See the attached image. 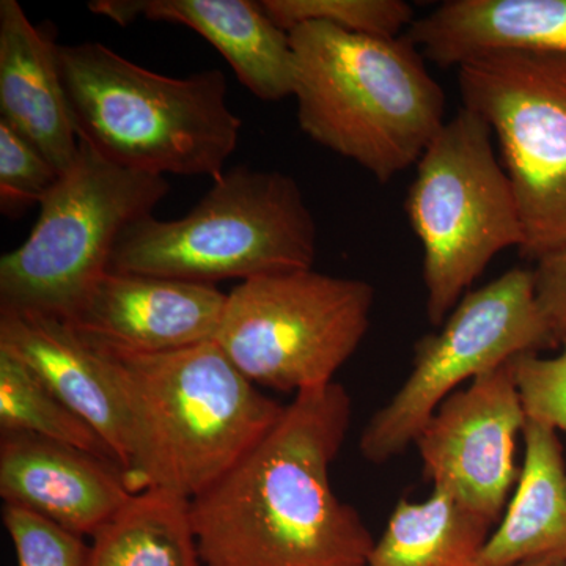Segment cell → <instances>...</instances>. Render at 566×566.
<instances>
[{
	"label": "cell",
	"mask_w": 566,
	"mask_h": 566,
	"mask_svg": "<svg viewBox=\"0 0 566 566\" xmlns=\"http://www.w3.org/2000/svg\"><path fill=\"white\" fill-rule=\"evenodd\" d=\"M513 368L527 420L566 434V338L557 356L520 354Z\"/></svg>",
	"instance_id": "cell-25"
},
{
	"label": "cell",
	"mask_w": 566,
	"mask_h": 566,
	"mask_svg": "<svg viewBox=\"0 0 566 566\" xmlns=\"http://www.w3.org/2000/svg\"><path fill=\"white\" fill-rule=\"evenodd\" d=\"M297 123L312 140L389 182L446 125V95L403 36L308 22L290 32Z\"/></svg>",
	"instance_id": "cell-3"
},
{
	"label": "cell",
	"mask_w": 566,
	"mask_h": 566,
	"mask_svg": "<svg viewBox=\"0 0 566 566\" xmlns=\"http://www.w3.org/2000/svg\"><path fill=\"white\" fill-rule=\"evenodd\" d=\"M553 346L557 342L536 301L534 270L513 268L464 294L441 331L417 342L411 374L365 427L360 453L375 464L392 460L416 442L436 409L465 379Z\"/></svg>",
	"instance_id": "cell-10"
},
{
	"label": "cell",
	"mask_w": 566,
	"mask_h": 566,
	"mask_svg": "<svg viewBox=\"0 0 566 566\" xmlns=\"http://www.w3.org/2000/svg\"><path fill=\"white\" fill-rule=\"evenodd\" d=\"M226 304L216 285L107 271L66 323L106 352L161 354L214 340Z\"/></svg>",
	"instance_id": "cell-12"
},
{
	"label": "cell",
	"mask_w": 566,
	"mask_h": 566,
	"mask_svg": "<svg viewBox=\"0 0 566 566\" xmlns=\"http://www.w3.org/2000/svg\"><path fill=\"white\" fill-rule=\"evenodd\" d=\"M0 430L2 434L39 436L115 461L91 424L74 415L20 357L6 348H0Z\"/></svg>",
	"instance_id": "cell-21"
},
{
	"label": "cell",
	"mask_w": 566,
	"mask_h": 566,
	"mask_svg": "<svg viewBox=\"0 0 566 566\" xmlns=\"http://www.w3.org/2000/svg\"><path fill=\"white\" fill-rule=\"evenodd\" d=\"M0 348L39 376L74 415L91 424L125 471V409L109 359L65 319L39 312L0 308Z\"/></svg>",
	"instance_id": "cell-14"
},
{
	"label": "cell",
	"mask_w": 566,
	"mask_h": 566,
	"mask_svg": "<svg viewBox=\"0 0 566 566\" xmlns=\"http://www.w3.org/2000/svg\"><path fill=\"white\" fill-rule=\"evenodd\" d=\"M3 526L17 553L18 566H87L91 546L81 535L22 506H3Z\"/></svg>",
	"instance_id": "cell-24"
},
{
	"label": "cell",
	"mask_w": 566,
	"mask_h": 566,
	"mask_svg": "<svg viewBox=\"0 0 566 566\" xmlns=\"http://www.w3.org/2000/svg\"><path fill=\"white\" fill-rule=\"evenodd\" d=\"M92 536L87 566H205L191 501L170 491L133 494Z\"/></svg>",
	"instance_id": "cell-20"
},
{
	"label": "cell",
	"mask_w": 566,
	"mask_h": 566,
	"mask_svg": "<svg viewBox=\"0 0 566 566\" xmlns=\"http://www.w3.org/2000/svg\"><path fill=\"white\" fill-rule=\"evenodd\" d=\"M526 422L510 359L476 376L436 409L416 439L424 476L497 523L520 479L516 439Z\"/></svg>",
	"instance_id": "cell-11"
},
{
	"label": "cell",
	"mask_w": 566,
	"mask_h": 566,
	"mask_svg": "<svg viewBox=\"0 0 566 566\" xmlns=\"http://www.w3.org/2000/svg\"><path fill=\"white\" fill-rule=\"evenodd\" d=\"M515 495L476 566L566 560V463L557 431L527 420Z\"/></svg>",
	"instance_id": "cell-18"
},
{
	"label": "cell",
	"mask_w": 566,
	"mask_h": 566,
	"mask_svg": "<svg viewBox=\"0 0 566 566\" xmlns=\"http://www.w3.org/2000/svg\"><path fill=\"white\" fill-rule=\"evenodd\" d=\"M77 139L139 172L221 178L243 122L221 70L169 77L102 43L57 48Z\"/></svg>",
	"instance_id": "cell-4"
},
{
	"label": "cell",
	"mask_w": 566,
	"mask_h": 566,
	"mask_svg": "<svg viewBox=\"0 0 566 566\" xmlns=\"http://www.w3.org/2000/svg\"><path fill=\"white\" fill-rule=\"evenodd\" d=\"M93 13L120 25L148 21L186 25L229 62L241 84L263 102L293 96L294 54L290 33L252 0H95Z\"/></svg>",
	"instance_id": "cell-15"
},
{
	"label": "cell",
	"mask_w": 566,
	"mask_h": 566,
	"mask_svg": "<svg viewBox=\"0 0 566 566\" xmlns=\"http://www.w3.org/2000/svg\"><path fill=\"white\" fill-rule=\"evenodd\" d=\"M315 255L316 223L296 180L238 166L185 218L126 227L109 271L214 285L312 270Z\"/></svg>",
	"instance_id": "cell-5"
},
{
	"label": "cell",
	"mask_w": 566,
	"mask_h": 566,
	"mask_svg": "<svg viewBox=\"0 0 566 566\" xmlns=\"http://www.w3.org/2000/svg\"><path fill=\"white\" fill-rule=\"evenodd\" d=\"M62 175L50 159L9 123L0 120V210L20 218L41 203Z\"/></svg>",
	"instance_id": "cell-23"
},
{
	"label": "cell",
	"mask_w": 566,
	"mask_h": 566,
	"mask_svg": "<svg viewBox=\"0 0 566 566\" xmlns=\"http://www.w3.org/2000/svg\"><path fill=\"white\" fill-rule=\"evenodd\" d=\"M262 7L289 33L323 22L356 35L398 39L416 21L415 9L403 0H263Z\"/></svg>",
	"instance_id": "cell-22"
},
{
	"label": "cell",
	"mask_w": 566,
	"mask_h": 566,
	"mask_svg": "<svg viewBox=\"0 0 566 566\" xmlns=\"http://www.w3.org/2000/svg\"><path fill=\"white\" fill-rule=\"evenodd\" d=\"M494 524L433 488L423 502H398L368 566H476Z\"/></svg>",
	"instance_id": "cell-19"
},
{
	"label": "cell",
	"mask_w": 566,
	"mask_h": 566,
	"mask_svg": "<svg viewBox=\"0 0 566 566\" xmlns=\"http://www.w3.org/2000/svg\"><path fill=\"white\" fill-rule=\"evenodd\" d=\"M352 415L338 382L296 394L251 452L192 499L205 566H368L374 536L329 479Z\"/></svg>",
	"instance_id": "cell-1"
},
{
	"label": "cell",
	"mask_w": 566,
	"mask_h": 566,
	"mask_svg": "<svg viewBox=\"0 0 566 566\" xmlns=\"http://www.w3.org/2000/svg\"><path fill=\"white\" fill-rule=\"evenodd\" d=\"M375 289L314 270L251 279L227 294L214 342L255 386L331 385L370 326Z\"/></svg>",
	"instance_id": "cell-8"
},
{
	"label": "cell",
	"mask_w": 566,
	"mask_h": 566,
	"mask_svg": "<svg viewBox=\"0 0 566 566\" xmlns=\"http://www.w3.org/2000/svg\"><path fill=\"white\" fill-rule=\"evenodd\" d=\"M102 352L125 409L123 476L132 494L156 488L192 501L240 463L285 408L214 340L161 354Z\"/></svg>",
	"instance_id": "cell-2"
},
{
	"label": "cell",
	"mask_w": 566,
	"mask_h": 566,
	"mask_svg": "<svg viewBox=\"0 0 566 566\" xmlns=\"http://www.w3.org/2000/svg\"><path fill=\"white\" fill-rule=\"evenodd\" d=\"M54 29L33 25L17 0L0 2V120L55 167L69 172L80 155L59 66Z\"/></svg>",
	"instance_id": "cell-16"
},
{
	"label": "cell",
	"mask_w": 566,
	"mask_h": 566,
	"mask_svg": "<svg viewBox=\"0 0 566 566\" xmlns=\"http://www.w3.org/2000/svg\"><path fill=\"white\" fill-rule=\"evenodd\" d=\"M458 87L497 137L520 208V253L538 262L566 243V57L480 55L458 66Z\"/></svg>",
	"instance_id": "cell-9"
},
{
	"label": "cell",
	"mask_w": 566,
	"mask_h": 566,
	"mask_svg": "<svg viewBox=\"0 0 566 566\" xmlns=\"http://www.w3.org/2000/svg\"><path fill=\"white\" fill-rule=\"evenodd\" d=\"M169 191L166 178L118 166L80 140L28 240L0 259V308L70 319L109 271L126 227L151 216Z\"/></svg>",
	"instance_id": "cell-7"
},
{
	"label": "cell",
	"mask_w": 566,
	"mask_h": 566,
	"mask_svg": "<svg viewBox=\"0 0 566 566\" xmlns=\"http://www.w3.org/2000/svg\"><path fill=\"white\" fill-rule=\"evenodd\" d=\"M515 566H566V560H554V558H543V560L524 562Z\"/></svg>",
	"instance_id": "cell-27"
},
{
	"label": "cell",
	"mask_w": 566,
	"mask_h": 566,
	"mask_svg": "<svg viewBox=\"0 0 566 566\" xmlns=\"http://www.w3.org/2000/svg\"><path fill=\"white\" fill-rule=\"evenodd\" d=\"M405 39L442 69L493 52L566 57V0H449L412 22Z\"/></svg>",
	"instance_id": "cell-17"
},
{
	"label": "cell",
	"mask_w": 566,
	"mask_h": 566,
	"mask_svg": "<svg viewBox=\"0 0 566 566\" xmlns=\"http://www.w3.org/2000/svg\"><path fill=\"white\" fill-rule=\"evenodd\" d=\"M535 294L557 345L566 338V243L535 262Z\"/></svg>",
	"instance_id": "cell-26"
},
{
	"label": "cell",
	"mask_w": 566,
	"mask_h": 566,
	"mask_svg": "<svg viewBox=\"0 0 566 566\" xmlns=\"http://www.w3.org/2000/svg\"><path fill=\"white\" fill-rule=\"evenodd\" d=\"M0 495L77 535H93L132 497L120 465L31 434H2Z\"/></svg>",
	"instance_id": "cell-13"
},
{
	"label": "cell",
	"mask_w": 566,
	"mask_h": 566,
	"mask_svg": "<svg viewBox=\"0 0 566 566\" xmlns=\"http://www.w3.org/2000/svg\"><path fill=\"white\" fill-rule=\"evenodd\" d=\"M406 212L422 244L428 319L441 326L491 260L523 244L515 189L479 114L461 107L428 145Z\"/></svg>",
	"instance_id": "cell-6"
}]
</instances>
